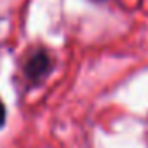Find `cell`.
<instances>
[{
  "instance_id": "1",
  "label": "cell",
  "mask_w": 148,
  "mask_h": 148,
  "mask_svg": "<svg viewBox=\"0 0 148 148\" xmlns=\"http://www.w3.org/2000/svg\"><path fill=\"white\" fill-rule=\"evenodd\" d=\"M25 71H26L28 79H32V80H40L45 73L49 71V58H47V54H45V52H37V54H33V56L30 58V61L26 63Z\"/></svg>"
},
{
  "instance_id": "2",
  "label": "cell",
  "mask_w": 148,
  "mask_h": 148,
  "mask_svg": "<svg viewBox=\"0 0 148 148\" xmlns=\"http://www.w3.org/2000/svg\"><path fill=\"white\" fill-rule=\"evenodd\" d=\"M4 122H5V106H4L2 101H0V127L4 125Z\"/></svg>"
}]
</instances>
